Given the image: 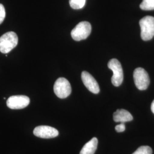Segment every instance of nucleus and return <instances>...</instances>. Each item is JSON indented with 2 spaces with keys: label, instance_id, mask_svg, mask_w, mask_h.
I'll use <instances>...</instances> for the list:
<instances>
[{
  "label": "nucleus",
  "instance_id": "nucleus-8",
  "mask_svg": "<svg viewBox=\"0 0 154 154\" xmlns=\"http://www.w3.org/2000/svg\"><path fill=\"white\" fill-rule=\"evenodd\" d=\"M33 134L39 138L50 139L57 137L59 135V132L56 128L52 127L39 126L34 129Z\"/></svg>",
  "mask_w": 154,
  "mask_h": 154
},
{
  "label": "nucleus",
  "instance_id": "nucleus-1",
  "mask_svg": "<svg viewBox=\"0 0 154 154\" xmlns=\"http://www.w3.org/2000/svg\"><path fill=\"white\" fill-rule=\"evenodd\" d=\"M18 42L16 33L9 32L3 34L0 37V51L4 54H8L13 49Z\"/></svg>",
  "mask_w": 154,
  "mask_h": 154
},
{
  "label": "nucleus",
  "instance_id": "nucleus-14",
  "mask_svg": "<svg viewBox=\"0 0 154 154\" xmlns=\"http://www.w3.org/2000/svg\"><path fill=\"white\" fill-rule=\"evenodd\" d=\"M152 150L151 148L147 146H143L139 147L132 154H152Z\"/></svg>",
  "mask_w": 154,
  "mask_h": 154
},
{
  "label": "nucleus",
  "instance_id": "nucleus-16",
  "mask_svg": "<svg viewBox=\"0 0 154 154\" xmlns=\"http://www.w3.org/2000/svg\"><path fill=\"white\" fill-rule=\"evenodd\" d=\"M125 129H126V127L124 123H121V124L116 125V130L118 132H123L125 131Z\"/></svg>",
  "mask_w": 154,
  "mask_h": 154
},
{
  "label": "nucleus",
  "instance_id": "nucleus-9",
  "mask_svg": "<svg viewBox=\"0 0 154 154\" xmlns=\"http://www.w3.org/2000/svg\"><path fill=\"white\" fill-rule=\"evenodd\" d=\"M81 77L83 83L90 91L94 94L99 93L100 91L99 85L90 73L84 71L82 72Z\"/></svg>",
  "mask_w": 154,
  "mask_h": 154
},
{
  "label": "nucleus",
  "instance_id": "nucleus-6",
  "mask_svg": "<svg viewBox=\"0 0 154 154\" xmlns=\"http://www.w3.org/2000/svg\"><path fill=\"white\" fill-rule=\"evenodd\" d=\"M134 80L135 86L139 90H145L149 85V78L147 72L142 67L137 68L134 72Z\"/></svg>",
  "mask_w": 154,
  "mask_h": 154
},
{
  "label": "nucleus",
  "instance_id": "nucleus-7",
  "mask_svg": "<svg viewBox=\"0 0 154 154\" xmlns=\"http://www.w3.org/2000/svg\"><path fill=\"white\" fill-rule=\"evenodd\" d=\"M29 103L30 99L27 96L13 95L8 99L6 105L11 109L18 110L26 107Z\"/></svg>",
  "mask_w": 154,
  "mask_h": 154
},
{
  "label": "nucleus",
  "instance_id": "nucleus-5",
  "mask_svg": "<svg viewBox=\"0 0 154 154\" xmlns=\"http://www.w3.org/2000/svg\"><path fill=\"white\" fill-rule=\"evenodd\" d=\"M54 92L61 99L66 98L72 93L70 83L65 78H59L54 85Z\"/></svg>",
  "mask_w": 154,
  "mask_h": 154
},
{
  "label": "nucleus",
  "instance_id": "nucleus-11",
  "mask_svg": "<svg viewBox=\"0 0 154 154\" xmlns=\"http://www.w3.org/2000/svg\"><path fill=\"white\" fill-rule=\"evenodd\" d=\"M98 146V139L97 138L91 139L83 147L79 154H94Z\"/></svg>",
  "mask_w": 154,
  "mask_h": 154
},
{
  "label": "nucleus",
  "instance_id": "nucleus-12",
  "mask_svg": "<svg viewBox=\"0 0 154 154\" xmlns=\"http://www.w3.org/2000/svg\"><path fill=\"white\" fill-rule=\"evenodd\" d=\"M140 8L143 11H153L154 0H143L140 5Z\"/></svg>",
  "mask_w": 154,
  "mask_h": 154
},
{
  "label": "nucleus",
  "instance_id": "nucleus-13",
  "mask_svg": "<svg viewBox=\"0 0 154 154\" xmlns=\"http://www.w3.org/2000/svg\"><path fill=\"white\" fill-rule=\"evenodd\" d=\"M86 0H69L71 8L74 9H80L84 7Z\"/></svg>",
  "mask_w": 154,
  "mask_h": 154
},
{
  "label": "nucleus",
  "instance_id": "nucleus-4",
  "mask_svg": "<svg viewBox=\"0 0 154 154\" xmlns=\"http://www.w3.org/2000/svg\"><path fill=\"white\" fill-rule=\"evenodd\" d=\"M108 67L113 72L111 82L116 87L119 86L123 82V72L120 62L116 59H112L108 63Z\"/></svg>",
  "mask_w": 154,
  "mask_h": 154
},
{
  "label": "nucleus",
  "instance_id": "nucleus-2",
  "mask_svg": "<svg viewBox=\"0 0 154 154\" xmlns=\"http://www.w3.org/2000/svg\"><path fill=\"white\" fill-rule=\"evenodd\" d=\"M141 29V38L144 41H149L154 36V17H144L139 21Z\"/></svg>",
  "mask_w": 154,
  "mask_h": 154
},
{
  "label": "nucleus",
  "instance_id": "nucleus-10",
  "mask_svg": "<svg viewBox=\"0 0 154 154\" xmlns=\"http://www.w3.org/2000/svg\"><path fill=\"white\" fill-rule=\"evenodd\" d=\"M113 119L116 122L125 123L131 121L133 119L132 115L126 110L118 109L113 114Z\"/></svg>",
  "mask_w": 154,
  "mask_h": 154
},
{
  "label": "nucleus",
  "instance_id": "nucleus-17",
  "mask_svg": "<svg viewBox=\"0 0 154 154\" xmlns=\"http://www.w3.org/2000/svg\"><path fill=\"white\" fill-rule=\"evenodd\" d=\"M151 110L152 111V112L154 114V100L153 102L151 103Z\"/></svg>",
  "mask_w": 154,
  "mask_h": 154
},
{
  "label": "nucleus",
  "instance_id": "nucleus-15",
  "mask_svg": "<svg viewBox=\"0 0 154 154\" xmlns=\"http://www.w3.org/2000/svg\"><path fill=\"white\" fill-rule=\"evenodd\" d=\"M5 9L4 5L0 4V25L3 22L5 18Z\"/></svg>",
  "mask_w": 154,
  "mask_h": 154
},
{
  "label": "nucleus",
  "instance_id": "nucleus-3",
  "mask_svg": "<svg viewBox=\"0 0 154 154\" xmlns=\"http://www.w3.org/2000/svg\"><path fill=\"white\" fill-rule=\"evenodd\" d=\"M91 32V24L87 21L79 22L72 30L71 35L75 41H79L87 38Z\"/></svg>",
  "mask_w": 154,
  "mask_h": 154
}]
</instances>
